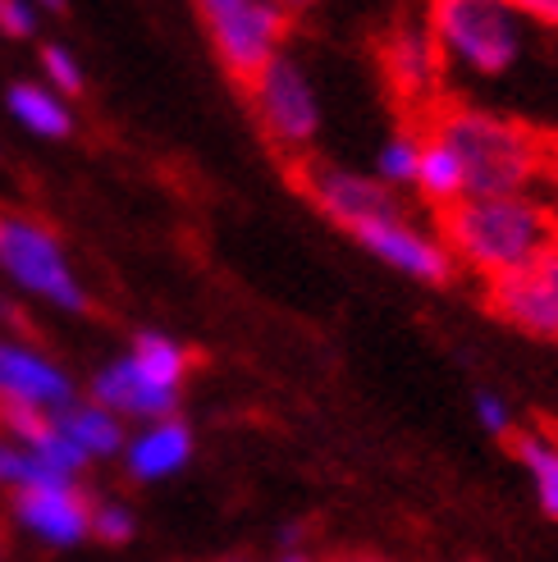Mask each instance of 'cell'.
<instances>
[{"label": "cell", "mask_w": 558, "mask_h": 562, "mask_svg": "<svg viewBox=\"0 0 558 562\" xmlns=\"http://www.w3.org/2000/svg\"><path fill=\"white\" fill-rule=\"evenodd\" d=\"M462 165V196H513L536 192L558 175V143L536 124L513 120L504 110L439 101L426 124Z\"/></svg>", "instance_id": "cell-1"}, {"label": "cell", "mask_w": 558, "mask_h": 562, "mask_svg": "<svg viewBox=\"0 0 558 562\" xmlns=\"http://www.w3.org/2000/svg\"><path fill=\"white\" fill-rule=\"evenodd\" d=\"M439 243L449 247L454 266L499 279L558 247V206L536 192L462 196L439 211Z\"/></svg>", "instance_id": "cell-2"}, {"label": "cell", "mask_w": 558, "mask_h": 562, "mask_svg": "<svg viewBox=\"0 0 558 562\" xmlns=\"http://www.w3.org/2000/svg\"><path fill=\"white\" fill-rule=\"evenodd\" d=\"M431 42L439 50L444 69H458L467 78H509L532 37L526 23L509 0H431Z\"/></svg>", "instance_id": "cell-3"}, {"label": "cell", "mask_w": 558, "mask_h": 562, "mask_svg": "<svg viewBox=\"0 0 558 562\" xmlns=\"http://www.w3.org/2000/svg\"><path fill=\"white\" fill-rule=\"evenodd\" d=\"M253 115L266 133V143L279 147L284 156H306L321 133V101L306 69L293 60L289 50H279L275 60H266L253 78L243 82Z\"/></svg>", "instance_id": "cell-4"}, {"label": "cell", "mask_w": 558, "mask_h": 562, "mask_svg": "<svg viewBox=\"0 0 558 562\" xmlns=\"http://www.w3.org/2000/svg\"><path fill=\"white\" fill-rule=\"evenodd\" d=\"M0 270H5L19 289L65 306V312H88L92 306L65 261V247L55 243L46 224L27 220V215L0 211Z\"/></svg>", "instance_id": "cell-5"}, {"label": "cell", "mask_w": 558, "mask_h": 562, "mask_svg": "<svg viewBox=\"0 0 558 562\" xmlns=\"http://www.w3.org/2000/svg\"><path fill=\"white\" fill-rule=\"evenodd\" d=\"M202 19L220 65H225L234 82H247L266 60H275L289 37V14L275 0H230V5H220Z\"/></svg>", "instance_id": "cell-6"}, {"label": "cell", "mask_w": 558, "mask_h": 562, "mask_svg": "<svg viewBox=\"0 0 558 562\" xmlns=\"http://www.w3.org/2000/svg\"><path fill=\"white\" fill-rule=\"evenodd\" d=\"M302 196L312 202L330 224L339 229H357L367 220H384V215H399V196L389 192L380 179L371 175H357V170H344L334 160H321V156H298V170H293Z\"/></svg>", "instance_id": "cell-7"}, {"label": "cell", "mask_w": 558, "mask_h": 562, "mask_svg": "<svg viewBox=\"0 0 558 562\" xmlns=\"http://www.w3.org/2000/svg\"><path fill=\"white\" fill-rule=\"evenodd\" d=\"M486 306L526 339L558 344V247L513 274L486 279Z\"/></svg>", "instance_id": "cell-8"}, {"label": "cell", "mask_w": 558, "mask_h": 562, "mask_svg": "<svg viewBox=\"0 0 558 562\" xmlns=\"http://www.w3.org/2000/svg\"><path fill=\"white\" fill-rule=\"evenodd\" d=\"M353 238L367 247L380 266L416 279V284H449V279L458 274L449 247H444L435 234L416 229V224H412L403 211H399V215H384V220L357 224Z\"/></svg>", "instance_id": "cell-9"}, {"label": "cell", "mask_w": 558, "mask_h": 562, "mask_svg": "<svg viewBox=\"0 0 558 562\" xmlns=\"http://www.w3.org/2000/svg\"><path fill=\"white\" fill-rule=\"evenodd\" d=\"M10 513L23 530L51 549H74L88 540V526H92V498L82 494L74 481L60 485H23L10 494Z\"/></svg>", "instance_id": "cell-10"}, {"label": "cell", "mask_w": 558, "mask_h": 562, "mask_svg": "<svg viewBox=\"0 0 558 562\" xmlns=\"http://www.w3.org/2000/svg\"><path fill=\"white\" fill-rule=\"evenodd\" d=\"M380 65L403 105H416V110H426V115L439 105L444 65H439V50L431 42L426 23H399L380 46Z\"/></svg>", "instance_id": "cell-11"}, {"label": "cell", "mask_w": 558, "mask_h": 562, "mask_svg": "<svg viewBox=\"0 0 558 562\" xmlns=\"http://www.w3.org/2000/svg\"><path fill=\"white\" fill-rule=\"evenodd\" d=\"M0 398L37 412H60L74 403V380L42 352L0 339Z\"/></svg>", "instance_id": "cell-12"}, {"label": "cell", "mask_w": 558, "mask_h": 562, "mask_svg": "<svg viewBox=\"0 0 558 562\" xmlns=\"http://www.w3.org/2000/svg\"><path fill=\"white\" fill-rule=\"evenodd\" d=\"M92 403L105 407L110 416H137V420H165L179 412V389H160L133 367L129 357L110 361V367L92 380Z\"/></svg>", "instance_id": "cell-13"}, {"label": "cell", "mask_w": 558, "mask_h": 562, "mask_svg": "<svg viewBox=\"0 0 558 562\" xmlns=\"http://www.w3.org/2000/svg\"><path fill=\"white\" fill-rule=\"evenodd\" d=\"M192 458V430L183 426L179 416H165V420H152V426L124 443V462H129V475L133 481H165L175 475L179 467H188Z\"/></svg>", "instance_id": "cell-14"}, {"label": "cell", "mask_w": 558, "mask_h": 562, "mask_svg": "<svg viewBox=\"0 0 558 562\" xmlns=\"http://www.w3.org/2000/svg\"><path fill=\"white\" fill-rule=\"evenodd\" d=\"M55 426H60L88 458H115V453H124V443H129L120 416H110L97 403H78L74 398L69 407L55 412Z\"/></svg>", "instance_id": "cell-15"}, {"label": "cell", "mask_w": 558, "mask_h": 562, "mask_svg": "<svg viewBox=\"0 0 558 562\" xmlns=\"http://www.w3.org/2000/svg\"><path fill=\"white\" fill-rule=\"evenodd\" d=\"M412 188L435 206V215L449 211L454 202H462V165H458V156L444 147L435 133H426V128H422V156H416V183H412Z\"/></svg>", "instance_id": "cell-16"}, {"label": "cell", "mask_w": 558, "mask_h": 562, "mask_svg": "<svg viewBox=\"0 0 558 562\" xmlns=\"http://www.w3.org/2000/svg\"><path fill=\"white\" fill-rule=\"evenodd\" d=\"M513 453L526 467L536 485V498L549 521H558V439H549L545 430H513Z\"/></svg>", "instance_id": "cell-17"}, {"label": "cell", "mask_w": 558, "mask_h": 562, "mask_svg": "<svg viewBox=\"0 0 558 562\" xmlns=\"http://www.w3.org/2000/svg\"><path fill=\"white\" fill-rule=\"evenodd\" d=\"M5 101H10V115L23 128H33L37 137H69L74 133L69 105L60 97H51L46 88H37V82H14Z\"/></svg>", "instance_id": "cell-18"}, {"label": "cell", "mask_w": 558, "mask_h": 562, "mask_svg": "<svg viewBox=\"0 0 558 562\" xmlns=\"http://www.w3.org/2000/svg\"><path fill=\"white\" fill-rule=\"evenodd\" d=\"M129 361L137 371H143L147 380H156L160 389H183V375L192 367V357L175 344V339H165V334H137L133 348H129Z\"/></svg>", "instance_id": "cell-19"}, {"label": "cell", "mask_w": 558, "mask_h": 562, "mask_svg": "<svg viewBox=\"0 0 558 562\" xmlns=\"http://www.w3.org/2000/svg\"><path fill=\"white\" fill-rule=\"evenodd\" d=\"M416 156H422V128H399L389 143H380V156H376V179L399 192V188H412L416 183Z\"/></svg>", "instance_id": "cell-20"}, {"label": "cell", "mask_w": 558, "mask_h": 562, "mask_svg": "<svg viewBox=\"0 0 558 562\" xmlns=\"http://www.w3.org/2000/svg\"><path fill=\"white\" fill-rule=\"evenodd\" d=\"M133 513L124 508V503H92V526H88V536H97L101 544H129L133 540Z\"/></svg>", "instance_id": "cell-21"}, {"label": "cell", "mask_w": 558, "mask_h": 562, "mask_svg": "<svg viewBox=\"0 0 558 562\" xmlns=\"http://www.w3.org/2000/svg\"><path fill=\"white\" fill-rule=\"evenodd\" d=\"M42 69H46V78H51L60 92H69V97L82 92V69H78V60H74L65 46H46V50H42Z\"/></svg>", "instance_id": "cell-22"}, {"label": "cell", "mask_w": 558, "mask_h": 562, "mask_svg": "<svg viewBox=\"0 0 558 562\" xmlns=\"http://www.w3.org/2000/svg\"><path fill=\"white\" fill-rule=\"evenodd\" d=\"M477 420L494 435V439H509L513 435V412H509V403L499 398V393H490V389H481L477 393Z\"/></svg>", "instance_id": "cell-23"}, {"label": "cell", "mask_w": 558, "mask_h": 562, "mask_svg": "<svg viewBox=\"0 0 558 562\" xmlns=\"http://www.w3.org/2000/svg\"><path fill=\"white\" fill-rule=\"evenodd\" d=\"M0 33L5 37H33L37 33V14L27 0H0Z\"/></svg>", "instance_id": "cell-24"}, {"label": "cell", "mask_w": 558, "mask_h": 562, "mask_svg": "<svg viewBox=\"0 0 558 562\" xmlns=\"http://www.w3.org/2000/svg\"><path fill=\"white\" fill-rule=\"evenodd\" d=\"M509 5L532 23V27H545V33H558V0H509Z\"/></svg>", "instance_id": "cell-25"}, {"label": "cell", "mask_w": 558, "mask_h": 562, "mask_svg": "<svg viewBox=\"0 0 558 562\" xmlns=\"http://www.w3.org/2000/svg\"><path fill=\"white\" fill-rule=\"evenodd\" d=\"M19 471H23V448H14V443H5L0 439V485H19Z\"/></svg>", "instance_id": "cell-26"}, {"label": "cell", "mask_w": 558, "mask_h": 562, "mask_svg": "<svg viewBox=\"0 0 558 562\" xmlns=\"http://www.w3.org/2000/svg\"><path fill=\"white\" fill-rule=\"evenodd\" d=\"M275 5H279V10H284V14L293 19V14H302V10H312L316 0H275Z\"/></svg>", "instance_id": "cell-27"}, {"label": "cell", "mask_w": 558, "mask_h": 562, "mask_svg": "<svg viewBox=\"0 0 558 562\" xmlns=\"http://www.w3.org/2000/svg\"><path fill=\"white\" fill-rule=\"evenodd\" d=\"M275 562H312V558H306V549H284Z\"/></svg>", "instance_id": "cell-28"}, {"label": "cell", "mask_w": 558, "mask_h": 562, "mask_svg": "<svg viewBox=\"0 0 558 562\" xmlns=\"http://www.w3.org/2000/svg\"><path fill=\"white\" fill-rule=\"evenodd\" d=\"M334 562H384V558H371V553H353V558H334Z\"/></svg>", "instance_id": "cell-29"}, {"label": "cell", "mask_w": 558, "mask_h": 562, "mask_svg": "<svg viewBox=\"0 0 558 562\" xmlns=\"http://www.w3.org/2000/svg\"><path fill=\"white\" fill-rule=\"evenodd\" d=\"M37 5H46V10H65V0H37Z\"/></svg>", "instance_id": "cell-30"}, {"label": "cell", "mask_w": 558, "mask_h": 562, "mask_svg": "<svg viewBox=\"0 0 558 562\" xmlns=\"http://www.w3.org/2000/svg\"><path fill=\"white\" fill-rule=\"evenodd\" d=\"M0 316H10V312H5V297H0Z\"/></svg>", "instance_id": "cell-31"}, {"label": "cell", "mask_w": 558, "mask_h": 562, "mask_svg": "<svg viewBox=\"0 0 558 562\" xmlns=\"http://www.w3.org/2000/svg\"><path fill=\"white\" fill-rule=\"evenodd\" d=\"M225 562H247V558H225Z\"/></svg>", "instance_id": "cell-32"}]
</instances>
